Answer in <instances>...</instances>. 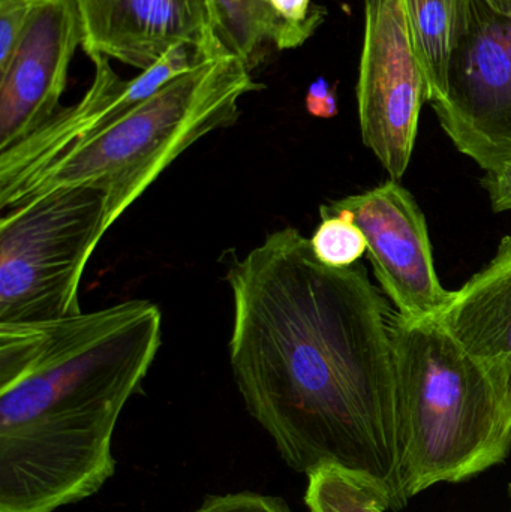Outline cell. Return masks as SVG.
I'll list each match as a JSON object with an SVG mask.
<instances>
[{
  "mask_svg": "<svg viewBox=\"0 0 511 512\" xmlns=\"http://www.w3.org/2000/svg\"><path fill=\"white\" fill-rule=\"evenodd\" d=\"M216 39L227 53L239 57L249 71L257 68L269 45L276 50L302 47L318 27L284 20L264 0H209Z\"/></svg>",
  "mask_w": 511,
  "mask_h": 512,
  "instance_id": "12",
  "label": "cell"
},
{
  "mask_svg": "<svg viewBox=\"0 0 511 512\" xmlns=\"http://www.w3.org/2000/svg\"><path fill=\"white\" fill-rule=\"evenodd\" d=\"M486 2L503 14H511V0H486Z\"/></svg>",
  "mask_w": 511,
  "mask_h": 512,
  "instance_id": "21",
  "label": "cell"
},
{
  "mask_svg": "<svg viewBox=\"0 0 511 512\" xmlns=\"http://www.w3.org/2000/svg\"><path fill=\"white\" fill-rule=\"evenodd\" d=\"M309 512H387L392 498L377 481L339 465H323L306 474Z\"/></svg>",
  "mask_w": 511,
  "mask_h": 512,
  "instance_id": "14",
  "label": "cell"
},
{
  "mask_svg": "<svg viewBox=\"0 0 511 512\" xmlns=\"http://www.w3.org/2000/svg\"><path fill=\"white\" fill-rule=\"evenodd\" d=\"M411 44L425 75L426 101H440L446 93L456 21L461 0H402Z\"/></svg>",
  "mask_w": 511,
  "mask_h": 512,
  "instance_id": "13",
  "label": "cell"
},
{
  "mask_svg": "<svg viewBox=\"0 0 511 512\" xmlns=\"http://www.w3.org/2000/svg\"><path fill=\"white\" fill-rule=\"evenodd\" d=\"M426 93L404 2L365 0V38L357 83L360 131L363 144L392 180L407 173Z\"/></svg>",
  "mask_w": 511,
  "mask_h": 512,
  "instance_id": "7",
  "label": "cell"
},
{
  "mask_svg": "<svg viewBox=\"0 0 511 512\" xmlns=\"http://www.w3.org/2000/svg\"><path fill=\"white\" fill-rule=\"evenodd\" d=\"M251 72L230 53L201 60L30 177L0 201V212L56 189L92 186L104 192L110 230L186 149L239 120L240 99L263 89Z\"/></svg>",
  "mask_w": 511,
  "mask_h": 512,
  "instance_id": "4",
  "label": "cell"
},
{
  "mask_svg": "<svg viewBox=\"0 0 511 512\" xmlns=\"http://www.w3.org/2000/svg\"><path fill=\"white\" fill-rule=\"evenodd\" d=\"M305 105L311 116L317 119H333L339 111L335 87L330 86L326 78L318 77L309 84Z\"/></svg>",
  "mask_w": 511,
  "mask_h": 512,
  "instance_id": "19",
  "label": "cell"
},
{
  "mask_svg": "<svg viewBox=\"0 0 511 512\" xmlns=\"http://www.w3.org/2000/svg\"><path fill=\"white\" fill-rule=\"evenodd\" d=\"M225 279L234 382L285 465L362 472L407 507L392 312L365 265L329 267L285 227L231 256Z\"/></svg>",
  "mask_w": 511,
  "mask_h": 512,
  "instance_id": "1",
  "label": "cell"
},
{
  "mask_svg": "<svg viewBox=\"0 0 511 512\" xmlns=\"http://www.w3.org/2000/svg\"><path fill=\"white\" fill-rule=\"evenodd\" d=\"M437 319L511 397V236L501 239L494 258L455 291Z\"/></svg>",
  "mask_w": 511,
  "mask_h": 512,
  "instance_id": "11",
  "label": "cell"
},
{
  "mask_svg": "<svg viewBox=\"0 0 511 512\" xmlns=\"http://www.w3.org/2000/svg\"><path fill=\"white\" fill-rule=\"evenodd\" d=\"M509 495H510V498H511V484L509 486ZM511 512V511H510Z\"/></svg>",
  "mask_w": 511,
  "mask_h": 512,
  "instance_id": "22",
  "label": "cell"
},
{
  "mask_svg": "<svg viewBox=\"0 0 511 512\" xmlns=\"http://www.w3.org/2000/svg\"><path fill=\"white\" fill-rule=\"evenodd\" d=\"M321 224L311 239L312 251L329 267H350L368 252L362 230L350 210L320 207Z\"/></svg>",
  "mask_w": 511,
  "mask_h": 512,
  "instance_id": "15",
  "label": "cell"
},
{
  "mask_svg": "<svg viewBox=\"0 0 511 512\" xmlns=\"http://www.w3.org/2000/svg\"><path fill=\"white\" fill-rule=\"evenodd\" d=\"M272 6L284 20L300 26L320 27L324 23L327 9L314 5L312 0H264Z\"/></svg>",
  "mask_w": 511,
  "mask_h": 512,
  "instance_id": "18",
  "label": "cell"
},
{
  "mask_svg": "<svg viewBox=\"0 0 511 512\" xmlns=\"http://www.w3.org/2000/svg\"><path fill=\"white\" fill-rule=\"evenodd\" d=\"M326 206L353 213L366 237L375 277L399 316L419 321L444 312L455 291L441 285L425 215L398 180Z\"/></svg>",
  "mask_w": 511,
  "mask_h": 512,
  "instance_id": "8",
  "label": "cell"
},
{
  "mask_svg": "<svg viewBox=\"0 0 511 512\" xmlns=\"http://www.w3.org/2000/svg\"><path fill=\"white\" fill-rule=\"evenodd\" d=\"M194 512H294L290 505L276 496L254 492L209 496Z\"/></svg>",
  "mask_w": 511,
  "mask_h": 512,
  "instance_id": "17",
  "label": "cell"
},
{
  "mask_svg": "<svg viewBox=\"0 0 511 512\" xmlns=\"http://www.w3.org/2000/svg\"><path fill=\"white\" fill-rule=\"evenodd\" d=\"M495 213L511 212V161L497 170L488 171L482 179Z\"/></svg>",
  "mask_w": 511,
  "mask_h": 512,
  "instance_id": "20",
  "label": "cell"
},
{
  "mask_svg": "<svg viewBox=\"0 0 511 512\" xmlns=\"http://www.w3.org/2000/svg\"><path fill=\"white\" fill-rule=\"evenodd\" d=\"M105 195L56 189L0 218V324H36L81 313L78 289L105 233Z\"/></svg>",
  "mask_w": 511,
  "mask_h": 512,
  "instance_id": "5",
  "label": "cell"
},
{
  "mask_svg": "<svg viewBox=\"0 0 511 512\" xmlns=\"http://www.w3.org/2000/svg\"><path fill=\"white\" fill-rule=\"evenodd\" d=\"M89 59L104 56L141 72L177 47L201 60L227 53L213 30L209 0H75Z\"/></svg>",
  "mask_w": 511,
  "mask_h": 512,
  "instance_id": "10",
  "label": "cell"
},
{
  "mask_svg": "<svg viewBox=\"0 0 511 512\" xmlns=\"http://www.w3.org/2000/svg\"><path fill=\"white\" fill-rule=\"evenodd\" d=\"M161 339L147 300L0 324V512H56L113 478L117 421Z\"/></svg>",
  "mask_w": 511,
  "mask_h": 512,
  "instance_id": "2",
  "label": "cell"
},
{
  "mask_svg": "<svg viewBox=\"0 0 511 512\" xmlns=\"http://www.w3.org/2000/svg\"><path fill=\"white\" fill-rule=\"evenodd\" d=\"M42 0H0V66L8 62Z\"/></svg>",
  "mask_w": 511,
  "mask_h": 512,
  "instance_id": "16",
  "label": "cell"
},
{
  "mask_svg": "<svg viewBox=\"0 0 511 512\" xmlns=\"http://www.w3.org/2000/svg\"><path fill=\"white\" fill-rule=\"evenodd\" d=\"M402 493L471 480L511 453V397L437 318H390Z\"/></svg>",
  "mask_w": 511,
  "mask_h": 512,
  "instance_id": "3",
  "label": "cell"
},
{
  "mask_svg": "<svg viewBox=\"0 0 511 512\" xmlns=\"http://www.w3.org/2000/svg\"><path fill=\"white\" fill-rule=\"evenodd\" d=\"M431 107L456 149L486 173L511 161V14L461 0L446 93Z\"/></svg>",
  "mask_w": 511,
  "mask_h": 512,
  "instance_id": "6",
  "label": "cell"
},
{
  "mask_svg": "<svg viewBox=\"0 0 511 512\" xmlns=\"http://www.w3.org/2000/svg\"><path fill=\"white\" fill-rule=\"evenodd\" d=\"M83 27L75 0H42L0 66V152L47 125L60 110Z\"/></svg>",
  "mask_w": 511,
  "mask_h": 512,
  "instance_id": "9",
  "label": "cell"
}]
</instances>
